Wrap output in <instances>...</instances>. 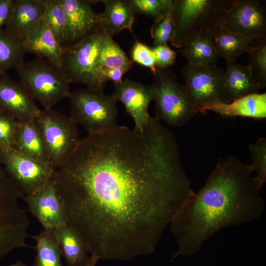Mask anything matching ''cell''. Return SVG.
<instances>
[{
	"label": "cell",
	"instance_id": "38",
	"mask_svg": "<svg viewBox=\"0 0 266 266\" xmlns=\"http://www.w3.org/2000/svg\"><path fill=\"white\" fill-rule=\"evenodd\" d=\"M99 258L95 255H91V261L88 266H96Z\"/></svg>",
	"mask_w": 266,
	"mask_h": 266
},
{
	"label": "cell",
	"instance_id": "18",
	"mask_svg": "<svg viewBox=\"0 0 266 266\" xmlns=\"http://www.w3.org/2000/svg\"><path fill=\"white\" fill-rule=\"evenodd\" d=\"M27 53L46 59L60 67L63 48L41 19L24 39Z\"/></svg>",
	"mask_w": 266,
	"mask_h": 266
},
{
	"label": "cell",
	"instance_id": "9",
	"mask_svg": "<svg viewBox=\"0 0 266 266\" xmlns=\"http://www.w3.org/2000/svg\"><path fill=\"white\" fill-rule=\"evenodd\" d=\"M182 76L190 101L197 109L217 101L225 103V71L217 65L197 66L186 64Z\"/></svg>",
	"mask_w": 266,
	"mask_h": 266
},
{
	"label": "cell",
	"instance_id": "7",
	"mask_svg": "<svg viewBox=\"0 0 266 266\" xmlns=\"http://www.w3.org/2000/svg\"><path fill=\"white\" fill-rule=\"evenodd\" d=\"M153 74L155 117L172 127H180L198 113L184 86L170 67L156 68Z\"/></svg>",
	"mask_w": 266,
	"mask_h": 266
},
{
	"label": "cell",
	"instance_id": "37",
	"mask_svg": "<svg viewBox=\"0 0 266 266\" xmlns=\"http://www.w3.org/2000/svg\"><path fill=\"white\" fill-rule=\"evenodd\" d=\"M100 72L106 80L111 81L114 84L121 83L123 80V76L126 72L121 68H109L102 67Z\"/></svg>",
	"mask_w": 266,
	"mask_h": 266
},
{
	"label": "cell",
	"instance_id": "24",
	"mask_svg": "<svg viewBox=\"0 0 266 266\" xmlns=\"http://www.w3.org/2000/svg\"><path fill=\"white\" fill-rule=\"evenodd\" d=\"M213 41L219 57L226 61H236L244 54L249 53L253 48L240 35L221 27L215 30Z\"/></svg>",
	"mask_w": 266,
	"mask_h": 266
},
{
	"label": "cell",
	"instance_id": "28",
	"mask_svg": "<svg viewBox=\"0 0 266 266\" xmlns=\"http://www.w3.org/2000/svg\"><path fill=\"white\" fill-rule=\"evenodd\" d=\"M253 48L248 53L247 65L252 78L259 89L266 86V38L252 44Z\"/></svg>",
	"mask_w": 266,
	"mask_h": 266
},
{
	"label": "cell",
	"instance_id": "26",
	"mask_svg": "<svg viewBox=\"0 0 266 266\" xmlns=\"http://www.w3.org/2000/svg\"><path fill=\"white\" fill-rule=\"evenodd\" d=\"M27 53L23 41L18 39L5 29L0 31V75L17 68L24 61Z\"/></svg>",
	"mask_w": 266,
	"mask_h": 266
},
{
	"label": "cell",
	"instance_id": "11",
	"mask_svg": "<svg viewBox=\"0 0 266 266\" xmlns=\"http://www.w3.org/2000/svg\"><path fill=\"white\" fill-rule=\"evenodd\" d=\"M0 161L7 174L25 195L34 193L50 180L55 171L14 147L0 152Z\"/></svg>",
	"mask_w": 266,
	"mask_h": 266
},
{
	"label": "cell",
	"instance_id": "21",
	"mask_svg": "<svg viewBox=\"0 0 266 266\" xmlns=\"http://www.w3.org/2000/svg\"><path fill=\"white\" fill-rule=\"evenodd\" d=\"M104 5V9L100 13L101 27L109 37L128 29L133 34V26L136 12L128 0H100Z\"/></svg>",
	"mask_w": 266,
	"mask_h": 266
},
{
	"label": "cell",
	"instance_id": "29",
	"mask_svg": "<svg viewBox=\"0 0 266 266\" xmlns=\"http://www.w3.org/2000/svg\"><path fill=\"white\" fill-rule=\"evenodd\" d=\"M42 1L44 5L42 19L51 30L62 46L66 24V14L59 0H42Z\"/></svg>",
	"mask_w": 266,
	"mask_h": 266
},
{
	"label": "cell",
	"instance_id": "33",
	"mask_svg": "<svg viewBox=\"0 0 266 266\" xmlns=\"http://www.w3.org/2000/svg\"><path fill=\"white\" fill-rule=\"evenodd\" d=\"M18 122L0 112V152L14 147Z\"/></svg>",
	"mask_w": 266,
	"mask_h": 266
},
{
	"label": "cell",
	"instance_id": "17",
	"mask_svg": "<svg viewBox=\"0 0 266 266\" xmlns=\"http://www.w3.org/2000/svg\"><path fill=\"white\" fill-rule=\"evenodd\" d=\"M44 11V5L42 0H15L5 29L24 41L42 19Z\"/></svg>",
	"mask_w": 266,
	"mask_h": 266
},
{
	"label": "cell",
	"instance_id": "15",
	"mask_svg": "<svg viewBox=\"0 0 266 266\" xmlns=\"http://www.w3.org/2000/svg\"><path fill=\"white\" fill-rule=\"evenodd\" d=\"M23 199L44 229H54L67 224L52 178L34 193L25 195Z\"/></svg>",
	"mask_w": 266,
	"mask_h": 266
},
{
	"label": "cell",
	"instance_id": "5",
	"mask_svg": "<svg viewBox=\"0 0 266 266\" xmlns=\"http://www.w3.org/2000/svg\"><path fill=\"white\" fill-rule=\"evenodd\" d=\"M16 70L20 80L44 109L53 108L70 94V83L60 67L46 59L37 57Z\"/></svg>",
	"mask_w": 266,
	"mask_h": 266
},
{
	"label": "cell",
	"instance_id": "19",
	"mask_svg": "<svg viewBox=\"0 0 266 266\" xmlns=\"http://www.w3.org/2000/svg\"><path fill=\"white\" fill-rule=\"evenodd\" d=\"M213 31H200L190 35L181 48L182 55L192 66L217 65L219 56L213 43Z\"/></svg>",
	"mask_w": 266,
	"mask_h": 266
},
{
	"label": "cell",
	"instance_id": "23",
	"mask_svg": "<svg viewBox=\"0 0 266 266\" xmlns=\"http://www.w3.org/2000/svg\"><path fill=\"white\" fill-rule=\"evenodd\" d=\"M62 255L67 266H88L91 257L85 243L77 232L68 224L54 229Z\"/></svg>",
	"mask_w": 266,
	"mask_h": 266
},
{
	"label": "cell",
	"instance_id": "12",
	"mask_svg": "<svg viewBox=\"0 0 266 266\" xmlns=\"http://www.w3.org/2000/svg\"><path fill=\"white\" fill-rule=\"evenodd\" d=\"M59 1L67 18L62 48L72 46L102 29L100 13H97L92 6L97 0Z\"/></svg>",
	"mask_w": 266,
	"mask_h": 266
},
{
	"label": "cell",
	"instance_id": "32",
	"mask_svg": "<svg viewBox=\"0 0 266 266\" xmlns=\"http://www.w3.org/2000/svg\"><path fill=\"white\" fill-rule=\"evenodd\" d=\"M174 21L170 10L163 17L154 21L150 29L154 46L166 45L168 42H171L174 35Z\"/></svg>",
	"mask_w": 266,
	"mask_h": 266
},
{
	"label": "cell",
	"instance_id": "6",
	"mask_svg": "<svg viewBox=\"0 0 266 266\" xmlns=\"http://www.w3.org/2000/svg\"><path fill=\"white\" fill-rule=\"evenodd\" d=\"M68 98L70 117L84 127L88 134L103 133L118 127L117 101L112 95L86 87L71 92Z\"/></svg>",
	"mask_w": 266,
	"mask_h": 266
},
{
	"label": "cell",
	"instance_id": "22",
	"mask_svg": "<svg viewBox=\"0 0 266 266\" xmlns=\"http://www.w3.org/2000/svg\"><path fill=\"white\" fill-rule=\"evenodd\" d=\"M225 103L247 95L259 93L248 66L236 61H226L225 70Z\"/></svg>",
	"mask_w": 266,
	"mask_h": 266
},
{
	"label": "cell",
	"instance_id": "36",
	"mask_svg": "<svg viewBox=\"0 0 266 266\" xmlns=\"http://www.w3.org/2000/svg\"><path fill=\"white\" fill-rule=\"evenodd\" d=\"M15 0H0V31L7 23Z\"/></svg>",
	"mask_w": 266,
	"mask_h": 266
},
{
	"label": "cell",
	"instance_id": "2",
	"mask_svg": "<svg viewBox=\"0 0 266 266\" xmlns=\"http://www.w3.org/2000/svg\"><path fill=\"white\" fill-rule=\"evenodd\" d=\"M260 190L247 165L236 156L220 158L204 186L169 224L178 245L174 257L198 253L222 228L260 218L265 206Z\"/></svg>",
	"mask_w": 266,
	"mask_h": 266
},
{
	"label": "cell",
	"instance_id": "14",
	"mask_svg": "<svg viewBox=\"0 0 266 266\" xmlns=\"http://www.w3.org/2000/svg\"><path fill=\"white\" fill-rule=\"evenodd\" d=\"M39 109L35 100L20 80L0 75V112L21 122L36 119Z\"/></svg>",
	"mask_w": 266,
	"mask_h": 266
},
{
	"label": "cell",
	"instance_id": "13",
	"mask_svg": "<svg viewBox=\"0 0 266 266\" xmlns=\"http://www.w3.org/2000/svg\"><path fill=\"white\" fill-rule=\"evenodd\" d=\"M114 85L115 91L112 95L117 101L124 105L127 112L134 121V129L143 131L151 117L148 108L150 102L155 98L153 86L143 84L128 78Z\"/></svg>",
	"mask_w": 266,
	"mask_h": 266
},
{
	"label": "cell",
	"instance_id": "16",
	"mask_svg": "<svg viewBox=\"0 0 266 266\" xmlns=\"http://www.w3.org/2000/svg\"><path fill=\"white\" fill-rule=\"evenodd\" d=\"M211 111L225 117L266 118V93L247 95L229 103L217 101L198 108V113Z\"/></svg>",
	"mask_w": 266,
	"mask_h": 266
},
{
	"label": "cell",
	"instance_id": "3",
	"mask_svg": "<svg viewBox=\"0 0 266 266\" xmlns=\"http://www.w3.org/2000/svg\"><path fill=\"white\" fill-rule=\"evenodd\" d=\"M233 0H173L170 12L175 30L171 45L181 48L193 33L221 27L224 15Z\"/></svg>",
	"mask_w": 266,
	"mask_h": 266
},
{
	"label": "cell",
	"instance_id": "27",
	"mask_svg": "<svg viewBox=\"0 0 266 266\" xmlns=\"http://www.w3.org/2000/svg\"><path fill=\"white\" fill-rule=\"evenodd\" d=\"M98 63L100 71L101 68L106 67L121 68L127 72L133 66L132 60L111 37H108L105 40L99 54Z\"/></svg>",
	"mask_w": 266,
	"mask_h": 266
},
{
	"label": "cell",
	"instance_id": "25",
	"mask_svg": "<svg viewBox=\"0 0 266 266\" xmlns=\"http://www.w3.org/2000/svg\"><path fill=\"white\" fill-rule=\"evenodd\" d=\"M36 251L32 266H63L62 253L54 229H44L34 236Z\"/></svg>",
	"mask_w": 266,
	"mask_h": 266
},
{
	"label": "cell",
	"instance_id": "10",
	"mask_svg": "<svg viewBox=\"0 0 266 266\" xmlns=\"http://www.w3.org/2000/svg\"><path fill=\"white\" fill-rule=\"evenodd\" d=\"M264 0H234L221 27L242 36L248 42L266 38V4Z\"/></svg>",
	"mask_w": 266,
	"mask_h": 266
},
{
	"label": "cell",
	"instance_id": "31",
	"mask_svg": "<svg viewBox=\"0 0 266 266\" xmlns=\"http://www.w3.org/2000/svg\"><path fill=\"white\" fill-rule=\"evenodd\" d=\"M136 13L146 15L156 21L166 15L173 0H128Z\"/></svg>",
	"mask_w": 266,
	"mask_h": 266
},
{
	"label": "cell",
	"instance_id": "20",
	"mask_svg": "<svg viewBox=\"0 0 266 266\" xmlns=\"http://www.w3.org/2000/svg\"><path fill=\"white\" fill-rule=\"evenodd\" d=\"M14 147L27 156L50 166L45 143L36 118L18 122Z\"/></svg>",
	"mask_w": 266,
	"mask_h": 266
},
{
	"label": "cell",
	"instance_id": "34",
	"mask_svg": "<svg viewBox=\"0 0 266 266\" xmlns=\"http://www.w3.org/2000/svg\"><path fill=\"white\" fill-rule=\"evenodd\" d=\"M132 61L149 68L154 73L157 67L152 49L147 45L136 41L131 51Z\"/></svg>",
	"mask_w": 266,
	"mask_h": 266
},
{
	"label": "cell",
	"instance_id": "39",
	"mask_svg": "<svg viewBox=\"0 0 266 266\" xmlns=\"http://www.w3.org/2000/svg\"><path fill=\"white\" fill-rule=\"evenodd\" d=\"M9 266H27V265L24 262L18 260L15 264L11 265Z\"/></svg>",
	"mask_w": 266,
	"mask_h": 266
},
{
	"label": "cell",
	"instance_id": "30",
	"mask_svg": "<svg viewBox=\"0 0 266 266\" xmlns=\"http://www.w3.org/2000/svg\"><path fill=\"white\" fill-rule=\"evenodd\" d=\"M249 150L252 158L251 165H247L250 172L256 171L255 177L260 189L266 182V138H258L249 146Z\"/></svg>",
	"mask_w": 266,
	"mask_h": 266
},
{
	"label": "cell",
	"instance_id": "35",
	"mask_svg": "<svg viewBox=\"0 0 266 266\" xmlns=\"http://www.w3.org/2000/svg\"><path fill=\"white\" fill-rule=\"evenodd\" d=\"M152 49L156 67L165 68L174 65L176 53L167 44L155 46Z\"/></svg>",
	"mask_w": 266,
	"mask_h": 266
},
{
	"label": "cell",
	"instance_id": "1",
	"mask_svg": "<svg viewBox=\"0 0 266 266\" xmlns=\"http://www.w3.org/2000/svg\"><path fill=\"white\" fill-rule=\"evenodd\" d=\"M52 179L67 224L99 259L155 252L194 192L173 133L155 116L80 139Z\"/></svg>",
	"mask_w": 266,
	"mask_h": 266
},
{
	"label": "cell",
	"instance_id": "4",
	"mask_svg": "<svg viewBox=\"0 0 266 266\" xmlns=\"http://www.w3.org/2000/svg\"><path fill=\"white\" fill-rule=\"evenodd\" d=\"M108 37L102 29L72 46L63 48L60 68L70 83H82L103 91L107 81L100 72L98 61Z\"/></svg>",
	"mask_w": 266,
	"mask_h": 266
},
{
	"label": "cell",
	"instance_id": "8",
	"mask_svg": "<svg viewBox=\"0 0 266 266\" xmlns=\"http://www.w3.org/2000/svg\"><path fill=\"white\" fill-rule=\"evenodd\" d=\"M36 119L50 166L56 170L66 161L80 140L77 124L70 116L53 108L40 110Z\"/></svg>",
	"mask_w": 266,
	"mask_h": 266
}]
</instances>
